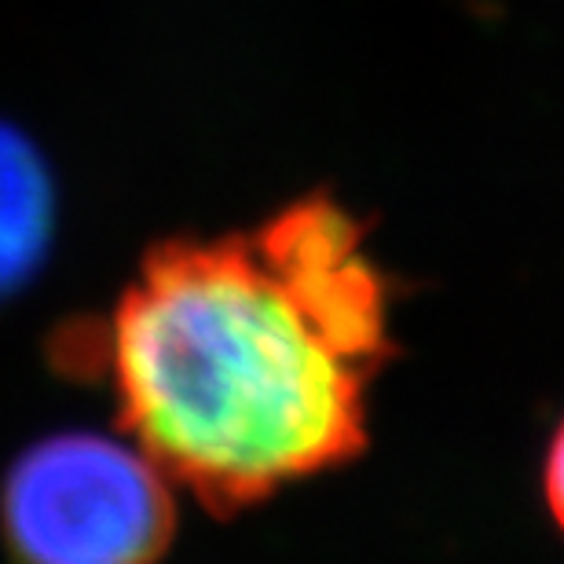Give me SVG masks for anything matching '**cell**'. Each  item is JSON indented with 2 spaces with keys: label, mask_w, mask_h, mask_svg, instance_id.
<instances>
[{
  "label": "cell",
  "mask_w": 564,
  "mask_h": 564,
  "mask_svg": "<svg viewBox=\"0 0 564 564\" xmlns=\"http://www.w3.org/2000/svg\"><path fill=\"white\" fill-rule=\"evenodd\" d=\"M389 279L326 195L143 257L99 334L121 429L213 513L367 447L392 356Z\"/></svg>",
  "instance_id": "1"
},
{
  "label": "cell",
  "mask_w": 564,
  "mask_h": 564,
  "mask_svg": "<svg viewBox=\"0 0 564 564\" xmlns=\"http://www.w3.org/2000/svg\"><path fill=\"white\" fill-rule=\"evenodd\" d=\"M0 528L19 564H158L176 535V506L140 444L59 433L8 469Z\"/></svg>",
  "instance_id": "2"
},
{
  "label": "cell",
  "mask_w": 564,
  "mask_h": 564,
  "mask_svg": "<svg viewBox=\"0 0 564 564\" xmlns=\"http://www.w3.org/2000/svg\"><path fill=\"white\" fill-rule=\"evenodd\" d=\"M55 191L44 158L0 121V297L26 282L52 242Z\"/></svg>",
  "instance_id": "3"
},
{
  "label": "cell",
  "mask_w": 564,
  "mask_h": 564,
  "mask_svg": "<svg viewBox=\"0 0 564 564\" xmlns=\"http://www.w3.org/2000/svg\"><path fill=\"white\" fill-rule=\"evenodd\" d=\"M543 495H546V510L564 532V419L557 425V433L550 436L546 462H543Z\"/></svg>",
  "instance_id": "4"
}]
</instances>
